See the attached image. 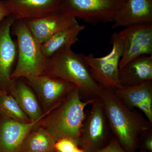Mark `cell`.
Returning a JSON list of instances; mask_svg holds the SVG:
<instances>
[{"label":"cell","instance_id":"6da1fadb","mask_svg":"<svg viewBox=\"0 0 152 152\" xmlns=\"http://www.w3.org/2000/svg\"><path fill=\"white\" fill-rule=\"evenodd\" d=\"M99 98L117 140L127 151L134 152L139 136L149 130L151 123L131 110L113 91L104 89Z\"/></svg>","mask_w":152,"mask_h":152},{"label":"cell","instance_id":"ffe728a7","mask_svg":"<svg viewBox=\"0 0 152 152\" xmlns=\"http://www.w3.org/2000/svg\"><path fill=\"white\" fill-rule=\"evenodd\" d=\"M0 116L19 122H31L15 99L6 92L0 96Z\"/></svg>","mask_w":152,"mask_h":152},{"label":"cell","instance_id":"484cf974","mask_svg":"<svg viewBox=\"0 0 152 152\" xmlns=\"http://www.w3.org/2000/svg\"><path fill=\"white\" fill-rule=\"evenodd\" d=\"M4 91H2V90H0V96H1V95L4 92Z\"/></svg>","mask_w":152,"mask_h":152},{"label":"cell","instance_id":"e0dca14e","mask_svg":"<svg viewBox=\"0 0 152 152\" xmlns=\"http://www.w3.org/2000/svg\"><path fill=\"white\" fill-rule=\"evenodd\" d=\"M119 77L123 87L152 80V56H142L132 60L119 69Z\"/></svg>","mask_w":152,"mask_h":152},{"label":"cell","instance_id":"ba28073f","mask_svg":"<svg viewBox=\"0 0 152 152\" xmlns=\"http://www.w3.org/2000/svg\"><path fill=\"white\" fill-rule=\"evenodd\" d=\"M24 78L37 95L45 113L53 109L76 86L62 79L45 74Z\"/></svg>","mask_w":152,"mask_h":152},{"label":"cell","instance_id":"8992f818","mask_svg":"<svg viewBox=\"0 0 152 152\" xmlns=\"http://www.w3.org/2000/svg\"><path fill=\"white\" fill-rule=\"evenodd\" d=\"M111 51L102 57H96L92 53L85 55V60L95 82L104 89L115 91L122 88L119 77V63L123 53L122 42L118 34L111 37Z\"/></svg>","mask_w":152,"mask_h":152},{"label":"cell","instance_id":"7a4b0ae2","mask_svg":"<svg viewBox=\"0 0 152 152\" xmlns=\"http://www.w3.org/2000/svg\"><path fill=\"white\" fill-rule=\"evenodd\" d=\"M81 95L78 88L75 87L39 121L38 125L51 133L56 140L69 138L78 142L86 116L85 108L97 99L83 101Z\"/></svg>","mask_w":152,"mask_h":152},{"label":"cell","instance_id":"d6986e66","mask_svg":"<svg viewBox=\"0 0 152 152\" xmlns=\"http://www.w3.org/2000/svg\"><path fill=\"white\" fill-rule=\"evenodd\" d=\"M56 141L51 133L38 124L25 139L20 152H55Z\"/></svg>","mask_w":152,"mask_h":152},{"label":"cell","instance_id":"8fae6325","mask_svg":"<svg viewBox=\"0 0 152 152\" xmlns=\"http://www.w3.org/2000/svg\"><path fill=\"white\" fill-rule=\"evenodd\" d=\"M10 15L16 20H28L58 12L62 0H6Z\"/></svg>","mask_w":152,"mask_h":152},{"label":"cell","instance_id":"d4e9b609","mask_svg":"<svg viewBox=\"0 0 152 152\" xmlns=\"http://www.w3.org/2000/svg\"><path fill=\"white\" fill-rule=\"evenodd\" d=\"M72 152H85L83 151V150L81 149L80 148H79V147H77V148L74 150Z\"/></svg>","mask_w":152,"mask_h":152},{"label":"cell","instance_id":"44dd1931","mask_svg":"<svg viewBox=\"0 0 152 152\" xmlns=\"http://www.w3.org/2000/svg\"><path fill=\"white\" fill-rule=\"evenodd\" d=\"M79 147L77 142L69 138L57 140L55 145V152H72Z\"/></svg>","mask_w":152,"mask_h":152},{"label":"cell","instance_id":"4316f807","mask_svg":"<svg viewBox=\"0 0 152 152\" xmlns=\"http://www.w3.org/2000/svg\"><path fill=\"white\" fill-rule=\"evenodd\" d=\"M3 1H6V0H3Z\"/></svg>","mask_w":152,"mask_h":152},{"label":"cell","instance_id":"5bb4252c","mask_svg":"<svg viewBox=\"0 0 152 152\" xmlns=\"http://www.w3.org/2000/svg\"><path fill=\"white\" fill-rule=\"evenodd\" d=\"M113 23V29L152 23V0H125Z\"/></svg>","mask_w":152,"mask_h":152},{"label":"cell","instance_id":"52a82bcc","mask_svg":"<svg viewBox=\"0 0 152 152\" xmlns=\"http://www.w3.org/2000/svg\"><path fill=\"white\" fill-rule=\"evenodd\" d=\"M118 34L123 45L119 69L138 57L152 56V23L129 26Z\"/></svg>","mask_w":152,"mask_h":152},{"label":"cell","instance_id":"3957f363","mask_svg":"<svg viewBox=\"0 0 152 152\" xmlns=\"http://www.w3.org/2000/svg\"><path fill=\"white\" fill-rule=\"evenodd\" d=\"M85 56L71 48L63 49L49 58L44 74L73 84L86 97V101L97 99L104 89L92 77Z\"/></svg>","mask_w":152,"mask_h":152},{"label":"cell","instance_id":"30bf717a","mask_svg":"<svg viewBox=\"0 0 152 152\" xmlns=\"http://www.w3.org/2000/svg\"><path fill=\"white\" fill-rule=\"evenodd\" d=\"M15 20L10 15L0 23V90L8 94L15 81L11 76L18 53L16 45L11 36V28Z\"/></svg>","mask_w":152,"mask_h":152},{"label":"cell","instance_id":"9c48e42d","mask_svg":"<svg viewBox=\"0 0 152 152\" xmlns=\"http://www.w3.org/2000/svg\"><path fill=\"white\" fill-rule=\"evenodd\" d=\"M92 104L78 142L79 148L85 152H94L102 148L106 136V115L103 104L98 98Z\"/></svg>","mask_w":152,"mask_h":152},{"label":"cell","instance_id":"5b68a950","mask_svg":"<svg viewBox=\"0 0 152 152\" xmlns=\"http://www.w3.org/2000/svg\"><path fill=\"white\" fill-rule=\"evenodd\" d=\"M125 0H62L58 12L68 18L81 19L89 24L113 23Z\"/></svg>","mask_w":152,"mask_h":152},{"label":"cell","instance_id":"ac0fdd59","mask_svg":"<svg viewBox=\"0 0 152 152\" xmlns=\"http://www.w3.org/2000/svg\"><path fill=\"white\" fill-rule=\"evenodd\" d=\"M85 28V26L79 23L58 32L42 44L44 55L50 58L61 50L72 48L78 42L79 34Z\"/></svg>","mask_w":152,"mask_h":152},{"label":"cell","instance_id":"277c9868","mask_svg":"<svg viewBox=\"0 0 152 152\" xmlns=\"http://www.w3.org/2000/svg\"><path fill=\"white\" fill-rule=\"evenodd\" d=\"M11 29L16 37L18 50V62L11 74L12 80L44 74L49 58L44 55L42 44L30 31L25 20H16Z\"/></svg>","mask_w":152,"mask_h":152},{"label":"cell","instance_id":"603a6c76","mask_svg":"<svg viewBox=\"0 0 152 152\" xmlns=\"http://www.w3.org/2000/svg\"><path fill=\"white\" fill-rule=\"evenodd\" d=\"M10 15L4 1L0 0V23L7 17Z\"/></svg>","mask_w":152,"mask_h":152},{"label":"cell","instance_id":"2e32d148","mask_svg":"<svg viewBox=\"0 0 152 152\" xmlns=\"http://www.w3.org/2000/svg\"><path fill=\"white\" fill-rule=\"evenodd\" d=\"M9 94L15 99L19 106L29 118L31 122L40 120L52 110L44 113L34 93L27 83L18 80L14 81Z\"/></svg>","mask_w":152,"mask_h":152},{"label":"cell","instance_id":"4fadbf2b","mask_svg":"<svg viewBox=\"0 0 152 152\" xmlns=\"http://www.w3.org/2000/svg\"><path fill=\"white\" fill-rule=\"evenodd\" d=\"M40 120L23 123L1 118L0 152H20L25 139Z\"/></svg>","mask_w":152,"mask_h":152},{"label":"cell","instance_id":"9a60e30c","mask_svg":"<svg viewBox=\"0 0 152 152\" xmlns=\"http://www.w3.org/2000/svg\"><path fill=\"white\" fill-rule=\"evenodd\" d=\"M114 93L129 107H136L152 123V80L136 86L123 87Z\"/></svg>","mask_w":152,"mask_h":152},{"label":"cell","instance_id":"7c38bea8","mask_svg":"<svg viewBox=\"0 0 152 152\" xmlns=\"http://www.w3.org/2000/svg\"><path fill=\"white\" fill-rule=\"evenodd\" d=\"M25 21L33 35L42 45L58 32L79 23L77 19L64 16L58 12Z\"/></svg>","mask_w":152,"mask_h":152},{"label":"cell","instance_id":"7402d4cb","mask_svg":"<svg viewBox=\"0 0 152 152\" xmlns=\"http://www.w3.org/2000/svg\"><path fill=\"white\" fill-rule=\"evenodd\" d=\"M94 152H128L117 140H113L105 147L101 148Z\"/></svg>","mask_w":152,"mask_h":152},{"label":"cell","instance_id":"cb8c5ba5","mask_svg":"<svg viewBox=\"0 0 152 152\" xmlns=\"http://www.w3.org/2000/svg\"><path fill=\"white\" fill-rule=\"evenodd\" d=\"M144 148L149 152H152V136L149 135L144 142Z\"/></svg>","mask_w":152,"mask_h":152}]
</instances>
